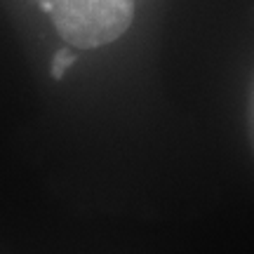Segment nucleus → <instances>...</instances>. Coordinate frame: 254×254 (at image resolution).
I'll use <instances>...</instances> for the list:
<instances>
[{
    "mask_svg": "<svg viewBox=\"0 0 254 254\" xmlns=\"http://www.w3.org/2000/svg\"><path fill=\"white\" fill-rule=\"evenodd\" d=\"M43 2V0H40ZM52 24L78 50L109 45L134 19V0H50Z\"/></svg>",
    "mask_w": 254,
    "mask_h": 254,
    "instance_id": "obj_1",
    "label": "nucleus"
},
{
    "mask_svg": "<svg viewBox=\"0 0 254 254\" xmlns=\"http://www.w3.org/2000/svg\"><path fill=\"white\" fill-rule=\"evenodd\" d=\"M38 2H40V0H38Z\"/></svg>",
    "mask_w": 254,
    "mask_h": 254,
    "instance_id": "obj_3",
    "label": "nucleus"
},
{
    "mask_svg": "<svg viewBox=\"0 0 254 254\" xmlns=\"http://www.w3.org/2000/svg\"><path fill=\"white\" fill-rule=\"evenodd\" d=\"M73 62H75V55H73V52H68V50H59V52L55 55V59H52V78L62 80L66 68H68Z\"/></svg>",
    "mask_w": 254,
    "mask_h": 254,
    "instance_id": "obj_2",
    "label": "nucleus"
}]
</instances>
